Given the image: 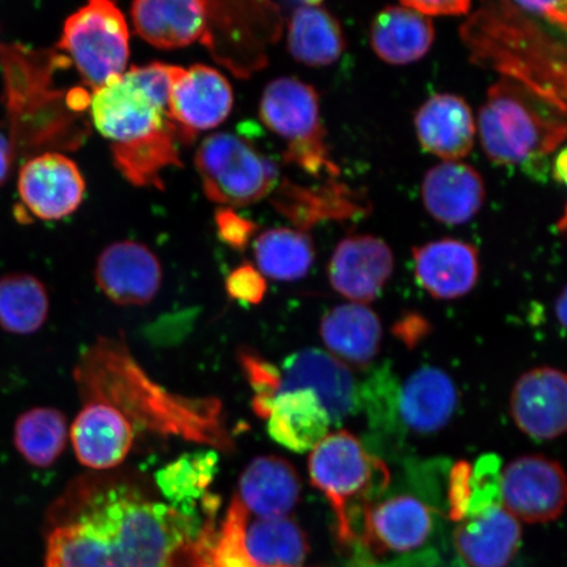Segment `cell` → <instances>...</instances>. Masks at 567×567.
<instances>
[{"instance_id":"83f0119b","label":"cell","mask_w":567,"mask_h":567,"mask_svg":"<svg viewBox=\"0 0 567 567\" xmlns=\"http://www.w3.org/2000/svg\"><path fill=\"white\" fill-rule=\"evenodd\" d=\"M321 337L332 357L346 365L365 368L380 351L382 324L364 303H346L331 309L321 322Z\"/></svg>"},{"instance_id":"1f68e13d","label":"cell","mask_w":567,"mask_h":567,"mask_svg":"<svg viewBox=\"0 0 567 567\" xmlns=\"http://www.w3.org/2000/svg\"><path fill=\"white\" fill-rule=\"evenodd\" d=\"M287 41L290 55L310 68L332 65L346 49L342 25L321 7H299L289 19Z\"/></svg>"},{"instance_id":"5bb4252c","label":"cell","mask_w":567,"mask_h":567,"mask_svg":"<svg viewBox=\"0 0 567 567\" xmlns=\"http://www.w3.org/2000/svg\"><path fill=\"white\" fill-rule=\"evenodd\" d=\"M82 402L69 430L78 461L95 472L117 470L136 442V431L109 402L97 399Z\"/></svg>"},{"instance_id":"60d3db41","label":"cell","mask_w":567,"mask_h":567,"mask_svg":"<svg viewBox=\"0 0 567 567\" xmlns=\"http://www.w3.org/2000/svg\"><path fill=\"white\" fill-rule=\"evenodd\" d=\"M396 336H399L403 342L409 346H414L420 342L421 338L427 334L429 324L423 321L421 317L410 316L403 318L402 321L396 324Z\"/></svg>"},{"instance_id":"7402d4cb","label":"cell","mask_w":567,"mask_h":567,"mask_svg":"<svg viewBox=\"0 0 567 567\" xmlns=\"http://www.w3.org/2000/svg\"><path fill=\"white\" fill-rule=\"evenodd\" d=\"M413 255L416 279L434 299H460L476 287L480 276L476 247L445 238L415 247Z\"/></svg>"},{"instance_id":"7a4b0ae2","label":"cell","mask_w":567,"mask_h":567,"mask_svg":"<svg viewBox=\"0 0 567 567\" xmlns=\"http://www.w3.org/2000/svg\"><path fill=\"white\" fill-rule=\"evenodd\" d=\"M74 379L82 400L109 402L136 434L146 431L228 453L234 450L221 401L169 392L148 378L123 340L99 338L82 354Z\"/></svg>"},{"instance_id":"8fae6325","label":"cell","mask_w":567,"mask_h":567,"mask_svg":"<svg viewBox=\"0 0 567 567\" xmlns=\"http://www.w3.org/2000/svg\"><path fill=\"white\" fill-rule=\"evenodd\" d=\"M18 194L28 212L42 221H59L81 207L86 181L74 161L44 152L20 168Z\"/></svg>"},{"instance_id":"52a82bcc","label":"cell","mask_w":567,"mask_h":567,"mask_svg":"<svg viewBox=\"0 0 567 567\" xmlns=\"http://www.w3.org/2000/svg\"><path fill=\"white\" fill-rule=\"evenodd\" d=\"M195 167L205 196L224 208L264 200L278 186L279 168L250 140L223 132L198 146Z\"/></svg>"},{"instance_id":"2e32d148","label":"cell","mask_w":567,"mask_h":567,"mask_svg":"<svg viewBox=\"0 0 567 567\" xmlns=\"http://www.w3.org/2000/svg\"><path fill=\"white\" fill-rule=\"evenodd\" d=\"M134 31L158 49H181L202 42L212 51V18L205 0H133Z\"/></svg>"},{"instance_id":"8992f818","label":"cell","mask_w":567,"mask_h":567,"mask_svg":"<svg viewBox=\"0 0 567 567\" xmlns=\"http://www.w3.org/2000/svg\"><path fill=\"white\" fill-rule=\"evenodd\" d=\"M259 116L269 131L286 141L282 158L288 165L316 176L340 175L326 142L318 92L310 84L292 76L269 82L260 99Z\"/></svg>"},{"instance_id":"6da1fadb","label":"cell","mask_w":567,"mask_h":567,"mask_svg":"<svg viewBox=\"0 0 567 567\" xmlns=\"http://www.w3.org/2000/svg\"><path fill=\"white\" fill-rule=\"evenodd\" d=\"M215 517L182 514L141 473H87L53 503L45 567H207Z\"/></svg>"},{"instance_id":"d6986e66","label":"cell","mask_w":567,"mask_h":567,"mask_svg":"<svg viewBox=\"0 0 567 567\" xmlns=\"http://www.w3.org/2000/svg\"><path fill=\"white\" fill-rule=\"evenodd\" d=\"M512 414L524 434L553 441L567 425V382L556 368H535L520 375L513 389Z\"/></svg>"},{"instance_id":"5b68a950","label":"cell","mask_w":567,"mask_h":567,"mask_svg":"<svg viewBox=\"0 0 567 567\" xmlns=\"http://www.w3.org/2000/svg\"><path fill=\"white\" fill-rule=\"evenodd\" d=\"M309 476L311 485L329 499L338 538L346 544L357 536L354 509L361 507L364 513L372 498L385 491L390 478L386 465L347 430L332 432L311 450Z\"/></svg>"},{"instance_id":"44dd1931","label":"cell","mask_w":567,"mask_h":567,"mask_svg":"<svg viewBox=\"0 0 567 567\" xmlns=\"http://www.w3.org/2000/svg\"><path fill=\"white\" fill-rule=\"evenodd\" d=\"M486 198L485 182L476 168L460 161H444L423 177L424 208L436 221L463 225L477 216Z\"/></svg>"},{"instance_id":"f1b7e54d","label":"cell","mask_w":567,"mask_h":567,"mask_svg":"<svg viewBox=\"0 0 567 567\" xmlns=\"http://www.w3.org/2000/svg\"><path fill=\"white\" fill-rule=\"evenodd\" d=\"M218 461L216 451L186 453L155 474V487L167 505L184 515H202L198 505L204 513L216 515L218 499L209 487L217 476Z\"/></svg>"},{"instance_id":"f35d334b","label":"cell","mask_w":567,"mask_h":567,"mask_svg":"<svg viewBox=\"0 0 567 567\" xmlns=\"http://www.w3.org/2000/svg\"><path fill=\"white\" fill-rule=\"evenodd\" d=\"M520 10L556 28L566 31L567 11L566 0H513Z\"/></svg>"},{"instance_id":"4dcf8cb0","label":"cell","mask_w":567,"mask_h":567,"mask_svg":"<svg viewBox=\"0 0 567 567\" xmlns=\"http://www.w3.org/2000/svg\"><path fill=\"white\" fill-rule=\"evenodd\" d=\"M336 179L329 177L318 187H302L286 179L276 190L274 207L299 228H309L323 218H346L363 212L358 193Z\"/></svg>"},{"instance_id":"4fadbf2b","label":"cell","mask_w":567,"mask_h":567,"mask_svg":"<svg viewBox=\"0 0 567 567\" xmlns=\"http://www.w3.org/2000/svg\"><path fill=\"white\" fill-rule=\"evenodd\" d=\"M162 265L152 248L134 240L106 246L96 260L95 280L106 299L120 307H144L158 295Z\"/></svg>"},{"instance_id":"9a60e30c","label":"cell","mask_w":567,"mask_h":567,"mask_svg":"<svg viewBox=\"0 0 567 567\" xmlns=\"http://www.w3.org/2000/svg\"><path fill=\"white\" fill-rule=\"evenodd\" d=\"M279 390L307 389L317 395L332 423L358 406V384L349 365L321 350L297 351L284 361ZM278 390V392H279Z\"/></svg>"},{"instance_id":"ab89813d","label":"cell","mask_w":567,"mask_h":567,"mask_svg":"<svg viewBox=\"0 0 567 567\" xmlns=\"http://www.w3.org/2000/svg\"><path fill=\"white\" fill-rule=\"evenodd\" d=\"M401 3L430 18L458 17L470 12L472 0H401Z\"/></svg>"},{"instance_id":"ac0fdd59","label":"cell","mask_w":567,"mask_h":567,"mask_svg":"<svg viewBox=\"0 0 567 567\" xmlns=\"http://www.w3.org/2000/svg\"><path fill=\"white\" fill-rule=\"evenodd\" d=\"M455 529L456 550L471 567H507L522 538L520 522L501 501L467 508Z\"/></svg>"},{"instance_id":"3957f363","label":"cell","mask_w":567,"mask_h":567,"mask_svg":"<svg viewBox=\"0 0 567 567\" xmlns=\"http://www.w3.org/2000/svg\"><path fill=\"white\" fill-rule=\"evenodd\" d=\"M550 28L513 0H481L460 27V38L474 65L520 83L566 112V44Z\"/></svg>"},{"instance_id":"ba28073f","label":"cell","mask_w":567,"mask_h":567,"mask_svg":"<svg viewBox=\"0 0 567 567\" xmlns=\"http://www.w3.org/2000/svg\"><path fill=\"white\" fill-rule=\"evenodd\" d=\"M56 48L69 54L83 83L95 90L124 74L131 55L130 27L113 0H87L66 19Z\"/></svg>"},{"instance_id":"e0dca14e","label":"cell","mask_w":567,"mask_h":567,"mask_svg":"<svg viewBox=\"0 0 567 567\" xmlns=\"http://www.w3.org/2000/svg\"><path fill=\"white\" fill-rule=\"evenodd\" d=\"M394 271V255L384 240L349 236L340 240L329 265L331 287L357 303L378 299Z\"/></svg>"},{"instance_id":"9c48e42d","label":"cell","mask_w":567,"mask_h":567,"mask_svg":"<svg viewBox=\"0 0 567 567\" xmlns=\"http://www.w3.org/2000/svg\"><path fill=\"white\" fill-rule=\"evenodd\" d=\"M502 506L517 522L547 523L561 516L567 496L563 466L540 455L507 464L499 477Z\"/></svg>"},{"instance_id":"836d02e7","label":"cell","mask_w":567,"mask_h":567,"mask_svg":"<svg viewBox=\"0 0 567 567\" xmlns=\"http://www.w3.org/2000/svg\"><path fill=\"white\" fill-rule=\"evenodd\" d=\"M69 430L66 415L59 409L33 408L13 423V446L28 464L52 466L66 449Z\"/></svg>"},{"instance_id":"e575fe53","label":"cell","mask_w":567,"mask_h":567,"mask_svg":"<svg viewBox=\"0 0 567 567\" xmlns=\"http://www.w3.org/2000/svg\"><path fill=\"white\" fill-rule=\"evenodd\" d=\"M255 261L265 278L296 281L305 278L313 266V239L303 230L288 228L261 233L254 244Z\"/></svg>"},{"instance_id":"ffe728a7","label":"cell","mask_w":567,"mask_h":567,"mask_svg":"<svg viewBox=\"0 0 567 567\" xmlns=\"http://www.w3.org/2000/svg\"><path fill=\"white\" fill-rule=\"evenodd\" d=\"M301 498V478L288 460L259 456L238 480L231 503L250 517L289 516Z\"/></svg>"},{"instance_id":"d6a6232c","label":"cell","mask_w":567,"mask_h":567,"mask_svg":"<svg viewBox=\"0 0 567 567\" xmlns=\"http://www.w3.org/2000/svg\"><path fill=\"white\" fill-rule=\"evenodd\" d=\"M51 300L45 284L34 275L0 276V329L12 336H32L45 324Z\"/></svg>"},{"instance_id":"b9f144b4","label":"cell","mask_w":567,"mask_h":567,"mask_svg":"<svg viewBox=\"0 0 567 567\" xmlns=\"http://www.w3.org/2000/svg\"><path fill=\"white\" fill-rule=\"evenodd\" d=\"M13 159V145L0 133V186L9 179Z\"/></svg>"},{"instance_id":"cb8c5ba5","label":"cell","mask_w":567,"mask_h":567,"mask_svg":"<svg viewBox=\"0 0 567 567\" xmlns=\"http://www.w3.org/2000/svg\"><path fill=\"white\" fill-rule=\"evenodd\" d=\"M194 141L167 117L159 130L145 137L113 144L112 159L117 172L134 187L165 189L162 174L168 167H183L181 151Z\"/></svg>"},{"instance_id":"d590c367","label":"cell","mask_w":567,"mask_h":567,"mask_svg":"<svg viewBox=\"0 0 567 567\" xmlns=\"http://www.w3.org/2000/svg\"><path fill=\"white\" fill-rule=\"evenodd\" d=\"M238 360L248 384L252 389V409L255 414L266 420L269 403H271L279 390V368L268 363L259 353L250 349H240Z\"/></svg>"},{"instance_id":"277c9868","label":"cell","mask_w":567,"mask_h":567,"mask_svg":"<svg viewBox=\"0 0 567 567\" xmlns=\"http://www.w3.org/2000/svg\"><path fill=\"white\" fill-rule=\"evenodd\" d=\"M486 157L495 165H520L548 157L564 144L566 112L507 78L493 84L478 113Z\"/></svg>"},{"instance_id":"74e56055","label":"cell","mask_w":567,"mask_h":567,"mask_svg":"<svg viewBox=\"0 0 567 567\" xmlns=\"http://www.w3.org/2000/svg\"><path fill=\"white\" fill-rule=\"evenodd\" d=\"M215 221L218 238L236 251H245L258 230L257 224L238 215L231 208L218 209Z\"/></svg>"},{"instance_id":"7bdbcfd3","label":"cell","mask_w":567,"mask_h":567,"mask_svg":"<svg viewBox=\"0 0 567 567\" xmlns=\"http://www.w3.org/2000/svg\"><path fill=\"white\" fill-rule=\"evenodd\" d=\"M566 151L563 148L561 152L557 155V159L555 162V168H553V175H555V179L558 183H565L566 182Z\"/></svg>"},{"instance_id":"ee69618b","label":"cell","mask_w":567,"mask_h":567,"mask_svg":"<svg viewBox=\"0 0 567 567\" xmlns=\"http://www.w3.org/2000/svg\"><path fill=\"white\" fill-rule=\"evenodd\" d=\"M556 316L561 328H566V289L563 290L556 301Z\"/></svg>"},{"instance_id":"f6af8a7d","label":"cell","mask_w":567,"mask_h":567,"mask_svg":"<svg viewBox=\"0 0 567 567\" xmlns=\"http://www.w3.org/2000/svg\"><path fill=\"white\" fill-rule=\"evenodd\" d=\"M303 7H319L322 4L323 0H299Z\"/></svg>"},{"instance_id":"484cf974","label":"cell","mask_w":567,"mask_h":567,"mask_svg":"<svg viewBox=\"0 0 567 567\" xmlns=\"http://www.w3.org/2000/svg\"><path fill=\"white\" fill-rule=\"evenodd\" d=\"M457 405L455 381L436 367H423L411 373L399 396L402 423L420 435L442 431L455 415Z\"/></svg>"},{"instance_id":"d4e9b609","label":"cell","mask_w":567,"mask_h":567,"mask_svg":"<svg viewBox=\"0 0 567 567\" xmlns=\"http://www.w3.org/2000/svg\"><path fill=\"white\" fill-rule=\"evenodd\" d=\"M431 528V509L414 496H394L364 512L365 543L378 555L420 548L427 542Z\"/></svg>"},{"instance_id":"30bf717a","label":"cell","mask_w":567,"mask_h":567,"mask_svg":"<svg viewBox=\"0 0 567 567\" xmlns=\"http://www.w3.org/2000/svg\"><path fill=\"white\" fill-rule=\"evenodd\" d=\"M90 116L96 131L113 144H124L159 130L167 109L137 81L131 71L94 90Z\"/></svg>"},{"instance_id":"7c38bea8","label":"cell","mask_w":567,"mask_h":567,"mask_svg":"<svg viewBox=\"0 0 567 567\" xmlns=\"http://www.w3.org/2000/svg\"><path fill=\"white\" fill-rule=\"evenodd\" d=\"M233 89L226 76L207 65L175 66L167 117L195 141L198 132L215 130L229 117Z\"/></svg>"},{"instance_id":"603a6c76","label":"cell","mask_w":567,"mask_h":567,"mask_svg":"<svg viewBox=\"0 0 567 567\" xmlns=\"http://www.w3.org/2000/svg\"><path fill=\"white\" fill-rule=\"evenodd\" d=\"M415 131L425 152L444 161H460L472 152L477 125L465 99L439 94L417 110Z\"/></svg>"},{"instance_id":"f546056e","label":"cell","mask_w":567,"mask_h":567,"mask_svg":"<svg viewBox=\"0 0 567 567\" xmlns=\"http://www.w3.org/2000/svg\"><path fill=\"white\" fill-rule=\"evenodd\" d=\"M371 47L390 65H409L423 59L435 41L430 17L405 6L381 10L371 25Z\"/></svg>"},{"instance_id":"8d00e7d4","label":"cell","mask_w":567,"mask_h":567,"mask_svg":"<svg viewBox=\"0 0 567 567\" xmlns=\"http://www.w3.org/2000/svg\"><path fill=\"white\" fill-rule=\"evenodd\" d=\"M267 281L259 269L250 264L240 265L226 278V292L233 300L259 305L267 293Z\"/></svg>"},{"instance_id":"4316f807","label":"cell","mask_w":567,"mask_h":567,"mask_svg":"<svg viewBox=\"0 0 567 567\" xmlns=\"http://www.w3.org/2000/svg\"><path fill=\"white\" fill-rule=\"evenodd\" d=\"M266 420L269 436L297 453L313 450L330 434L332 424L317 395L307 389L279 390Z\"/></svg>"}]
</instances>
